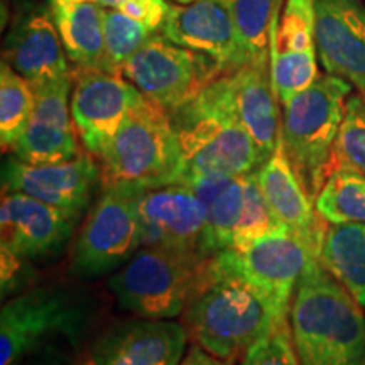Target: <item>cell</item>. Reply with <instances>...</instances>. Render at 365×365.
<instances>
[{
    "label": "cell",
    "mask_w": 365,
    "mask_h": 365,
    "mask_svg": "<svg viewBox=\"0 0 365 365\" xmlns=\"http://www.w3.org/2000/svg\"><path fill=\"white\" fill-rule=\"evenodd\" d=\"M237 360L222 359L218 355L208 352L202 345L191 344L190 349L182 355L180 365H235Z\"/></svg>",
    "instance_id": "obj_35"
},
{
    "label": "cell",
    "mask_w": 365,
    "mask_h": 365,
    "mask_svg": "<svg viewBox=\"0 0 365 365\" xmlns=\"http://www.w3.org/2000/svg\"><path fill=\"white\" fill-rule=\"evenodd\" d=\"M208 257L164 247H140L108 279L117 304L135 317H181Z\"/></svg>",
    "instance_id": "obj_8"
},
{
    "label": "cell",
    "mask_w": 365,
    "mask_h": 365,
    "mask_svg": "<svg viewBox=\"0 0 365 365\" xmlns=\"http://www.w3.org/2000/svg\"><path fill=\"white\" fill-rule=\"evenodd\" d=\"M223 81L237 120L267 161L276 149L282 125L271 66H240L223 73Z\"/></svg>",
    "instance_id": "obj_23"
},
{
    "label": "cell",
    "mask_w": 365,
    "mask_h": 365,
    "mask_svg": "<svg viewBox=\"0 0 365 365\" xmlns=\"http://www.w3.org/2000/svg\"><path fill=\"white\" fill-rule=\"evenodd\" d=\"M34 261L19 255L7 247H2V299L7 301L14 296L24 293L34 286L36 269Z\"/></svg>",
    "instance_id": "obj_32"
},
{
    "label": "cell",
    "mask_w": 365,
    "mask_h": 365,
    "mask_svg": "<svg viewBox=\"0 0 365 365\" xmlns=\"http://www.w3.org/2000/svg\"><path fill=\"white\" fill-rule=\"evenodd\" d=\"M36 102L29 124L11 153L31 164H51L78 156L71 115L73 73L65 78L33 85Z\"/></svg>",
    "instance_id": "obj_17"
},
{
    "label": "cell",
    "mask_w": 365,
    "mask_h": 365,
    "mask_svg": "<svg viewBox=\"0 0 365 365\" xmlns=\"http://www.w3.org/2000/svg\"><path fill=\"white\" fill-rule=\"evenodd\" d=\"M185 185L207 208V239L212 255L240 249L259 237L286 228L269 207L255 173L198 178Z\"/></svg>",
    "instance_id": "obj_9"
},
{
    "label": "cell",
    "mask_w": 365,
    "mask_h": 365,
    "mask_svg": "<svg viewBox=\"0 0 365 365\" xmlns=\"http://www.w3.org/2000/svg\"><path fill=\"white\" fill-rule=\"evenodd\" d=\"M188 340L173 319H120L100 331L81 365H180Z\"/></svg>",
    "instance_id": "obj_15"
},
{
    "label": "cell",
    "mask_w": 365,
    "mask_h": 365,
    "mask_svg": "<svg viewBox=\"0 0 365 365\" xmlns=\"http://www.w3.org/2000/svg\"><path fill=\"white\" fill-rule=\"evenodd\" d=\"M71 2H93L105 9H118L125 0H49V4H71Z\"/></svg>",
    "instance_id": "obj_36"
},
{
    "label": "cell",
    "mask_w": 365,
    "mask_h": 365,
    "mask_svg": "<svg viewBox=\"0 0 365 365\" xmlns=\"http://www.w3.org/2000/svg\"><path fill=\"white\" fill-rule=\"evenodd\" d=\"M66 56L78 68L102 70L105 53V7L93 2L49 4Z\"/></svg>",
    "instance_id": "obj_24"
},
{
    "label": "cell",
    "mask_w": 365,
    "mask_h": 365,
    "mask_svg": "<svg viewBox=\"0 0 365 365\" xmlns=\"http://www.w3.org/2000/svg\"><path fill=\"white\" fill-rule=\"evenodd\" d=\"M220 266L267 299L281 318H289L296 286L314 254L287 228L259 237L240 249L213 255Z\"/></svg>",
    "instance_id": "obj_11"
},
{
    "label": "cell",
    "mask_w": 365,
    "mask_h": 365,
    "mask_svg": "<svg viewBox=\"0 0 365 365\" xmlns=\"http://www.w3.org/2000/svg\"><path fill=\"white\" fill-rule=\"evenodd\" d=\"M103 34L105 53L102 70L122 75V66L127 59L156 33L144 22L127 16L118 9H105Z\"/></svg>",
    "instance_id": "obj_29"
},
{
    "label": "cell",
    "mask_w": 365,
    "mask_h": 365,
    "mask_svg": "<svg viewBox=\"0 0 365 365\" xmlns=\"http://www.w3.org/2000/svg\"><path fill=\"white\" fill-rule=\"evenodd\" d=\"M144 95L122 75L98 68L73 73L71 115L76 134L93 158H100Z\"/></svg>",
    "instance_id": "obj_13"
},
{
    "label": "cell",
    "mask_w": 365,
    "mask_h": 365,
    "mask_svg": "<svg viewBox=\"0 0 365 365\" xmlns=\"http://www.w3.org/2000/svg\"><path fill=\"white\" fill-rule=\"evenodd\" d=\"M240 365H303L294 349L289 319L255 341L242 357Z\"/></svg>",
    "instance_id": "obj_31"
},
{
    "label": "cell",
    "mask_w": 365,
    "mask_h": 365,
    "mask_svg": "<svg viewBox=\"0 0 365 365\" xmlns=\"http://www.w3.org/2000/svg\"><path fill=\"white\" fill-rule=\"evenodd\" d=\"M22 365H81V355L71 346L51 345L29 355Z\"/></svg>",
    "instance_id": "obj_34"
},
{
    "label": "cell",
    "mask_w": 365,
    "mask_h": 365,
    "mask_svg": "<svg viewBox=\"0 0 365 365\" xmlns=\"http://www.w3.org/2000/svg\"><path fill=\"white\" fill-rule=\"evenodd\" d=\"M143 247H164L212 257L207 208L185 182L144 190L139 198Z\"/></svg>",
    "instance_id": "obj_14"
},
{
    "label": "cell",
    "mask_w": 365,
    "mask_h": 365,
    "mask_svg": "<svg viewBox=\"0 0 365 365\" xmlns=\"http://www.w3.org/2000/svg\"><path fill=\"white\" fill-rule=\"evenodd\" d=\"M98 188H102V171L90 153L51 164H31L11 153L2 163V193L27 195L61 210L76 222Z\"/></svg>",
    "instance_id": "obj_12"
},
{
    "label": "cell",
    "mask_w": 365,
    "mask_h": 365,
    "mask_svg": "<svg viewBox=\"0 0 365 365\" xmlns=\"http://www.w3.org/2000/svg\"><path fill=\"white\" fill-rule=\"evenodd\" d=\"M317 49L328 75L365 93V6L362 0H317Z\"/></svg>",
    "instance_id": "obj_20"
},
{
    "label": "cell",
    "mask_w": 365,
    "mask_h": 365,
    "mask_svg": "<svg viewBox=\"0 0 365 365\" xmlns=\"http://www.w3.org/2000/svg\"><path fill=\"white\" fill-rule=\"evenodd\" d=\"M120 73L145 98L173 112L198 97L225 70L212 58L154 34Z\"/></svg>",
    "instance_id": "obj_10"
},
{
    "label": "cell",
    "mask_w": 365,
    "mask_h": 365,
    "mask_svg": "<svg viewBox=\"0 0 365 365\" xmlns=\"http://www.w3.org/2000/svg\"><path fill=\"white\" fill-rule=\"evenodd\" d=\"M350 93L349 81L327 73L284 103L282 143L314 203L333 173V150Z\"/></svg>",
    "instance_id": "obj_5"
},
{
    "label": "cell",
    "mask_w": 365,
    "mask_h": 365,
    "mask_svg": "<svg viewBox=\"0 0 365 365\" xmlns=\"http://www.w3.org/2000/svg\"><path fill=\"white\" fill-rule=\"evenodd\" d=\"M282 0H230L244 66H271V36Z\"/></svg>",
    "instance_id": "obj_26"
},
{
    "label": "cell",
    "mask_w": 365,
    "mask_h": 365,
    "mask_svg": "<svg viewBox=\"0 0 365 365\" xmlns=\"http://www.w3.org/2000/svg\"><path fill=\"white\" fill-rule=\"evenodd\" d=\"M75 218L22 193H2L0 242L2 247L31 261L58 257L73 239Z\"/></svg>",
    "instance_id": "obj_18"
},
{
    "label": "cell",
    "mask_w": 365,
    "mask_h": 365,
    "mask_svg": "<svg viewBox=\"0 0 365 365\" xmlns=\"http://www.w3.org/2000/svg\"><path fill=\"white\" fill-rule=\"evenodd\" d=\"M171 6L166 0H125L118 11L134 17V19L144 22L154 33L163 29L164 21L170 14Z\"/></svg>",
    "instance_id": "obj_33"
},
{
    "label": "cell",
    "mask_w": 365,
    "mask_h": 365,
    "mask_svg": "<svg viewBox=\"0 0 365 365\" xmlns=\"http://www.w3.org/2000/svg\"><path fill=\"white\" fill-rule=\"evenodd\" d=\"M335 170L365 176V93L350 95L345 103L344 120L333 150Z\"/></svg>",
    "instance_id": "obj_30"
},
{
    "label": "cell",
    "mask_w": 365,
    "mask_h": 365,
    "mask_svg": "<svg viewBox=\"0 0 365 365\" xmlns=\"http://www.w3.org/2000/svg\"><path fill=\"white\" fill-rule=\"evenodd\" d=\"M95 299L75 284L33 286L4 301L0 365H22L38 350L71 346L76 354L95 319Z\"/></svg>",
    "instance_id": "obj_4"
},
{
    "label": "cell",
    "mask_w": 365,
    "mask_h": 365,
    "mask_svg": "<svg viewBox=\"0 0 365 365\" xmlns=\"http://www.w3.org/2000/svg\"><path fill=\"white\" fill-rule=\"evenodd\" d=\"M318 261L365 308V223H328Z\"/></svg>",
    "instance_id": "obj_25"
},
{
    "label": "cell",
    "mask_w": 365,
    "mask_h": 365,
    "mask_svg": "<svg viewBox=\"0 0 365 365\" xmlns=\"http://www.w3.org/2000/svg\"><path fill=\"white\" fill-rule=\"evenodd\" d=\"M36 102L34 86L12 66H0V144L11 153L29 124Z\"/></svg>",
    "instance_id": "obj_27"
},
{
    "label": "cell",
    "mask_w": 365,
    "mask_h": 365,
    "mask_svg": "<svg viewBox=\"0 0 365 365\" xmlns=\"http://www.w3.org/2000/svg\"><path fill=\"white\" fill-rule=\"evenodd\" d=\"M97 161L102 186L127 182L149 190L180 182L181 148L171 113L144 97Z\"/></svg>",
    "instance_id": "obj_6"
},
{
    "label": "cell",
    "mask_w": 365,
    "mask_h": 365,
    "mask_svg": "<svg viewBox=\"0 0 365 365\" xmlns=\"http://www.w3.org/2000/svg\"><path fill=\"white\" fill-rule=\"evenodd\" d=\"M182 327L191 344L222 359L242 360L255 341L281 318L262 294L208 257L182 312Z\"/></svg>",
    "instance_id": "obj_1"
},
{
    "label": "cell",
    "mask_w": 365,
    "mask_h": 365,
    "mask_svg": "<svg viewBox=\"0 0 365 365\" xmlns=\"http://www.w3.org/2000/svg\"><path fill=\"white\" fill-rule=\"evenodd\" d=\"M255 176L274 215L318 259L328 222L319 215L317 203L296 175L281 135L272 156L255 171Z\"/></svg>",
    "instance_id": "obj_21"
},
{
    "label": "cell",
    "mask_w": 365,
    "mask_h": 365,
    "mask_svg": "<svg viewBox=\"0 0 365 365\" xmlns=\"http://www.w3.org/2000/svg\"><path fill=\"white\" fill-rule=\"evenodd\" d=\"M317 0H284L271 36V76L284 105L318 78Z\"/></svg>",
    "instance_id": "obj_16"
},
{
    "label": "cell",
    "mask_w": 365,
    "mask_h": 365,
    "mask_svg": "<svg viewBox=\"0 0 365 365\" xmlns=\"http://www.w3.org/2000/svg\"><path fill=\"white\" fill-rule=\"evenodd\" d=\"M164 38L217 61L225 73L244 66L230 0H195L171 6Z\"/></svg>",
    "instance_id": "obj_19"
},
{
    "label": "cell",
    "mask_w": 365,
    "mask_h": 365,
    "mask_svg": "<svg viewBox=\"0 0 365 365\" xmlns=\"http://www.w3.org/2000/svg\"><path fill=\"white\" fill-rule=\"evenodd\" d=\"M4 58L33 85L70 76L68 56L51 11L34 9L24 14L4 41Z\"/></svg>",
    "instance_id": "obj_22"
},
{
    "label": "cell",
    "mask_w": 365,
    "mask_h": 365,
    "mask_svg": "<svg viewBox=\"0 0 365 365\" xmlns=\"http://www.w3.org/2000/svg\"><path fill=\"white\" fill-rule=\"evenodd\" d=\"M170 113L181 148L180 182L250 175L266 163L252 137L237 120L223 75Z\"/></svg>",
    "instance_id": "obj_3"
},
{
    "label": "cell",
    "mask_w": 365,
    "mask_h": 365,
    "mask_svg": "<svg viewBox=\"0 0 365 365\" xmlns=\"http://www.w3.org/2000/svg\"><path fill=\"white\" fill-rule=\"evenodd\" d=\"M176 4H190V2H195V0H175Z\"/></svg>",
    "instance_id": "obj_37"
},
{
    "label": "cell",
    "mask_w": 365,
    "mask_h": 365,
    "mask_svg": "<svg viewBox=\"0 0 365 365\" xmlns=\"http://www.w3.org/2000/svg\"><path fill=\"white\" fill-rule=\"evenodd\" d=\"M318 259L303 272L289 309L293 344L303 365H365V314Z\"/></svg>",
    "instance_id": "obj_2"
},
{
    "label": "cell",
    "mask_w": 365,
    "mask_h": 365,
    "mask_svg": "<svg viewBox=\"0 0 365 365\" xmlns=\"http://www.w3.org/2000/svg\"><path fill=\"white\" fill-rule=\"evenodd\" d=\"M317 210L328 223H365V176L335 170L317 198Z\"/></svg>",
    "instance_id": "obj_28"
},
{
    "label": "cell",
    "mask_w": 365,
    "mask_h": 365,
    "mask_svg": "<svg viewBox=\"0 0 365 365\" xmlns=\"http://www.w3.org/2000/svg\"><path fill=\"white\" fill-rule=\"evenodd\" d=\"M148 188L137 185L102 186L91 203L70 255V274L95 281L124 267L143 247L139 198Z\"/></svg>",
    "instance_id": "obj_7"
}]
</instances>
